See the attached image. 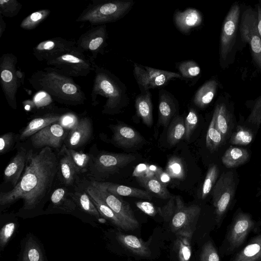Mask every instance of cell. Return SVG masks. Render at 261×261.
<instances>
[{
    "label": "cell",
    "instance_id": "1",
    "mask_svg": "<svg viewBox=\"0 0 261 261\" xmlns=\"http://www.w3.org/2000/svg\"><path fill=\"white\" fill-rule=\"evenodd\" d=\"M57 172V153L53 149L46 147L38 150H28L19 181L11 190L0 193L1 210L22 200L19 213L41 210L49 199Z\"/></svg>",
    "mask_w": 261,
    "mask_h": 261
},
{
    "label": "cell",
    "instance_id": "2",
    "mask_svg": "<svg viewBox=\"0 0 261 261\" xmlns=\"http://www.w3.org/2000/svg\"><path fill=\"white\" fill-rule=\"evenodd\" d=\"M36 90L47 93L55 101L67 106L84 103L85 93L71 77L49 67L35 72L29 79Z\"/></svg>",
    "mask_w": 261,
    "mask_h": 261
},
{
    "label": "cell",
    "instance_id": "3",
    "mask_svg": "<svg viewBox=\"0 0 261 261\" xmlns=\"http://www.w3.org/2000/svg\"><path fill=\"white\" fill-rule=\"evenodd\" d=\"M95 78L91 92V103L93 106L98 103V96L106 98L102 113L114 115L121 113L129 103V98L125 84L107 69L95 65Z\"/></svg>",
    "mask_w": 261,
    "mask_h": 261
},
{
    "label": "cell",
    "instance_id": "4",
    "mask_svg": "<svg viewBox=\"0 0 261 261\" xmlns=\"http://www.w3.org/2000/svg\"><path fill=\"white\" fill-rule=\"evenodd\" d=\"M133 1H92L82 11L76 22H88L99 25L116 21L132 9Z\"/></svg>",
    "mask_w": 261,
    "mask_h": 261
},
{
    "label": "cell",
    "instance_id": "5",
    "mask_svg": "<svg viewBox=\"0 0 261 261\" xmlns=\"http://www.w3.org/2000/svg\"><path fill=\"white\" fill-rule=\"evenodd\" d=\"M91 153L92 161L86 178L96 181H104L136 159L135 155L131 154L103 151Z\"/></svg>",
    "mask_w": 261,
    "mask_h": 261
},
{
    "label": "cell",
    "instance_id": "6",
    "mask_svg": "<svg viewBox=\"0 0 261 261\" xmlns=\"http://www.w3.org/2000/svg\"><path fill=\"white\" fill-rule=\"evenodd\" d=\"M242 8L238 2L233 3L224 18L220 37L219 61L225 69L234 60V49Z\"/></svg>",
    "mask_w": 261,
    "mask_h": 261
},
{
    "label": "cell",
    "instance_id": "7",
    "mask_svg": "<svg viewBox=\"0 0 261 261\" xmlns=\"http://www.w3.org/2000/svg\"><path fill=\"white\" fill-rule=\"evenodd\" d=\"M64 74L70 77L86 76L94 71V60L86 56L76 46L46 62Z\"/></svg>",
    "mask_w": 261,
    "mask_h": 261
},
{
    "label": "cell",
    "instance_id": "8",
    "mask_svg": "<svg viewBox=\"0 0 261 261\" xmlns=\"http://www.w3.org/2000/svg\"><path fill=\"white\" fill-rule=\"evenodd\" d=\"M17 63V58L12 53L4 54L0 58L1 84L8 105L14 110L17 109L16 95L21 82Z\"/></svg>",
    "mask_w": 261,
    "mask_h": 261
},
{
    "label": "cell",
    "instance_id": "9",
    "mask_svg": "<svg viewBox=\"0 0 261 261\" xmlns=\"http://www.w3.org/2000/svg\"><path fill=\"white\" fill-rule=\"evenodd\" d=\"M239 29L242 41L250 45L253 62L261 72V37L257 29L256 9L250 7L242 9Z\"/></svg>",
    "mask_w": 261,
    "mask_h": 261
},
{
    "label": "cell",
    "instance_id": "10",
    "mask_svg": "<svg viewBox=\"0 0 261 261\" xmlns=\"http://www.w3.org/2000/svg\"><path fill=\"white\" fill-rule=\"evenodd\" d=\"M176 208L171 219L170 228L177 237L191 240L195 230L201 208L197 205L186 206L181 197L175 196Z\"/></svg>",
    "mask_w": 261,
    "mask_h": 261
},
{
    "label": "cell",
    "instance_id": "11",
    "mask_svg": "<svg viewBox=\"0 0 261 261\" xmlns=\"http://www.w3.org/2000/svg\"><path fill=\"white\" fill-rule=\"evenodd\" d=\"M133 74L141 93L165 86L173 79H181L179 73L134 63Z\"/></svg>",
    "mask_w": 261,
    "mask_h": 261
},
{
    "label": "cell",
    "instance_id": "12",
    "mask_svg": "<svg viewBox=\"0 0 261 261\" xmlns=\"http://www.w3.org/2000/svg\"><path fill=\"white\" fill-rule=\"evenodd\" d=\"M85 178L93 191L111 208L129 230L139 227V222L128 202L86 177Z\"/></svg>",
    "mask_w": 261,
    "mask_h": 261
},
{
    "label": "cell",
    "instance_id": "13",
    "mask_svg": "<svg viewBox=\"0 0 261 261\" xmlns=\"http://www.w3.org/2000/svg\"><path fill=\"white\" fill-rule=\"evenodd\" d=\"M236 184L232 171L223 173L214 186L212 195L218 221L226 212L235 193Z\"/></svg>",
    "mask_w": 261,
    "mask_h": 261
},
{
    "label": "cell",
    "instance_id": "14",
    "mask_svg": "<svg viewBox=\"0 0 261 261\" xmlns=\"http://www.w3.org/2000/svg\"><path fill=\"white\" fill-rule=\"evenodd\" d=\"M69 130L58 121L44 127L30 139L34 149L48 147L59 151L64 145Z\"/></svg>",
    "mask_w": 261,
    "mask_h": 261
},
{
    "label": "cell",
    "instance_id": "15",
    "mask_svg": "<svg viewBox=\"0 0 261 261\" xmlns=\"http://www.w3.org/2000/svg\"><path fill=\"white\" fill-rule=\"evenodd\" d=\"M106 24L96 25L85 32L76 41V47L82 52L90 54L95 60L99 54H103L108 45Z\"/></svg>",
    "mask_w": 261,
    "mask_h": 261
},
{
    "label": "cell",
    "instance_id": "16",
    "mask_svg": "<svg viewBox=\"0 0 261 261\" xmlns=\"http://www.w3.org/2000/svg\"><path fill=\"white\" fill-rule=\"evenodd\" d=\"M76 46V42L60 37L43 40L33 48V54L39 61H47Z\"/></svg>",
    "mask_w": 261,
    "mask_h": 261
},
{
    "label": "cell",
    "instance_id": "17",
    "mask_svg": "<svg viewBox=\"0 0 261 261\" xmlns=\"http://www.w3.org/2000/svg\"><path fill=\"white\" fill-rule=\"evenodd\" d=\"M57 178L60 184L68 188L73 187L81 179L65 145H63L57 153Z\"/></svg>",
    "mask_w": 261,
    "mask_h": 261
},
{
    "label": "cell",
    "instance_id": "18",
    "mask_svg": "<svg viewBox=\"0 0 261 261\" xmlns=\"http://www.w3.org/2000/svg\"><path fill=\"white\" fill-rule=\"evenodd\" d=\"M92 134L91 119L88 117H83L79 119L75 127L69 131L64 144L68 149L75 150L87 144Z\"/></svg>",
    "mask_w": 261,
    "mask_h": 261
},
{
    "label": "cell",
    "instance_id": "19",
    "mask_svg": "<svg viewBox=\"0 0 261 261\" xmlns=\"http://www.w3.org/2000/svg\"><path fill=\"white\" fill-rule=\"evenodd\" d=\"M63 114L49 110L31 119L17 135V141H23L44 127L60 120Z\"/></svg>",
    "mask_w": 261,
    "mask_h": 261
},
{
    "label": "cell",
    "instance_id": "20",
    "mask_svg": "<svg viewBox=\"0 0 261 261\" xmlns=\"http://www.w3.org/2000/svg\"><path fill=\"white\" fill-rule=\"evenodd\" d=\"M112 129V142L119 147L130 148L137 146L143 141V138L138 131L126 124L118 123Z\"/></svg>",
    "mask_w": 261,
    "mask_h": 261
},
{
    "label": "cell",
    "instance_id": "21",
    "mask_svg": "<svg viewBox=\"0 0 261 261\" xmlns=\"http://www.w3.org/2000/svg\"><path fill=\"white\" fill-rule=\"evenodd\" d=\"M28 150L18 146L16 153L11 159L4 171V180L14 188L19 181L24 171Z\"/></svg>",
    "mask_w": 261,
    "mask_h": 261
},
{
    "label": "cell",
    "instance_id": "22",
    "mask_svg": "<svg viewBox=\"0 0 261 261\" xmlns=\"http://www.w3.org/2000/svg\"><path fill=\"white\" fill-rule=\"evenodd\" d=\"M250 217L246 214H239L234 219L229 232L228 239L231 249L239 247L253 227Z\"/></svg>",
    "mask_w": 261,
    "mask_h": 261
},
{
    "label": "cell",
    "instance_id": "23",
    "mask_svg": "<svg viewBox=\"0 0 261 261\" xmlns=\"http://www.w3.org/2000/svg\"><path fill=\"white\" fill-rule=\"evenodd\" d=\"M178 108V101L174 95L166 90H160L159 92L158 125L167 127L175 116Z\"/></svg>",
    "mask_w": 261,
    "mask_h": 261
},
{
    "label": "cell",
    "instance_id": "24",
    "mask_svg": "<svg viewBox=\"0 0 261 261\" xmlns=\"http://www.w3.org/2000/svg\"><path fill=\"white\" fill-rule=\"evenodd\" d=\"M18 261H47L42 244L33 234L28 233L22 240Z\"/></svg>",
    "mask_w": 261,
    "mask_h": 261
},
{
    "label": "cell",
    "instance_id": "25",
    "mask_svg": "<svg viewBox=\"0 0 261 261\" xmlns=\"http://www.w3.org/2000/svg\"><path fill=\"white\" fill-rule=\"evenodd\" d=\"M173 21L176 28L184 34L201 24L203 16L197 9L189 8L184 11L176 10L173 15Z\"/></svg>",
    "mask_w": 261,
    "mask_h": 261
},
{
    "label": "cell",
    "instance_id": "26",
    "mask_svg": "<svg viewBox=\"0 0 261 261\" xmlns=\"http://www.w3.org/2000/svg\"><path fill=\"white\" fill-rule=\"evenodd\" d=\"M49 199L53 209L70 213L77 208L70 195L69 189L61 184L53 190Z\"/></svg>",
    "mask_w": 261,
    "mask_h": 261
},
{
    "label": "cell",
    "instance_id": "27",
    "mask_svg": "<svg viewBox=\"0 0 261 261\" xmlns=\"http://www.w3.org/2000/svg\"><path fill=\"white\" fill-rule=\"evenodd\" d=\"M69 189L70 195L77 207L82 212L99 219L100 216L99 212L80 182Z\"/></svg>",
    "mask_w": 261,
    "mask_h": 261
},
{
    "label": "cell",
    "instance_id": "28",
    "mask_svg": "<svg viewBox=\"0 0 261 261\" xmlns=\"http://www.w3.org/2000/svg\"><path fill=\"white\" fill-rule=\"evenodd\" d=\"M108 192L119 196H127L151 200L152 194L147 190L107 181H93Z\"/></svg>",
    "mask_w": 261,
    "mask_h": 261
},
{
    "label": "cell",
    "instance_id": "29",
    "mask_svg": "<svg viewBox=\"0 0 261 261\" xmlns=\"http://www.w3.org/2000/svg\"><path fill=\"white\" fill-rule=\"evenodd\" d=\"M116 238L120 244L136 255L148 257L151 252L148 244L141 239L130 234L119 233Z\"/></svg>",
    "mask_w": 261,
    "mask_h": 261
},
{
    "label": "cell",
    "instance_id": "30",
    "mask_svg": "<svg viewBox=\"0 0 261 261\" xmlns=\"http://www.w3.org/2000/svg\"><path fill=\"white\" fill-rule=\"evenodd\" d=\"M218 87V81L211 79L206 81L196 91L193 98V103L198 108L206 107L215 97Z\"/></svg>",
    "mask_w": 261,
    "mask_h": 261
},
{
    "label": "cell",
    "instance_id": "31",
    "mask_svg": "<svg viewBox=\"0 0 261 261\" xmlns=\"http://www.w3.org/2000/svg\"><path fill=\"white\" fill-rule=\"evenodd\" d=\"M135 106L136 115L140 118L144 124L151 127L153 124V105L150 91L140 93L135 98Z\"/></svg>",
    "mask_w": 261,
    "mask_h": 261
},
{
    "label": "cell",
    "instance_id": "32",
    "mask_svg": "<svg viewBox=\"0 0 261 261\" xmlns=\"http://www.w3.org/2000/svg\"><path fill=\"white\" fill-rule=\"evenodd\" d=\"M249 157V152L246 149L231 146L224 152L222 162L226 167L234 168L245 163Z\"/></svg>",
    "mask_w": 261,
    "mask_h": 261
},
{
    "label": "cell",
    "instance_id": "33",
    "mask_svg": "<svg viewBox=\"0 0 261 261\" xmlns=\"http://www.w3.org/2000/svg\"><path fill=\"white\" fill-rule=\"evenodd\" d=\"M216 109V125L225 140L228 136L231 126V116L225 103L217 104Z\"/></svg>",
    "mask_w": 261,
    "mask_h": 261
},
{
    "label": "cell",
    "instance_id": "34",
    "mask_svg": "<svg viewBox=\"0 0 261 261\" xmlns=\"http://www.w3.org/2000/svg\"><path fill=\"white\" fill-rule=\"evenodd\" d=\"M233 261H261V234L253 239Z\"/></svg>",
    "mask_w": 261,
    "mask_h": 261
},
{
    "label": "cell",
    "instance_id": "35",
    "mask_svg": "<svg viewBox=\"0 0 261 261\" xmlns=\"http://www.w3.org/2000/svg\"><path fill=\"white\" fill-rule=\"evenodd\" d=\"M138 182L150 193L160 198L166 199L171 197L165 185L155 177L136 178Z\"/></svg>",
    "mask_w": 261,
    "mask_h": 261
},
{
    "label": "cell",
    "instance_id": "36",
    "mask_svg": "<svg viewBox=\"0 0 261 261\" xmlns=\"http://www.w3.org/2000/svg\"><path fill=\"white\" fill-rule=\"evenodd\" d=\"M185 119L180 115L175 116L171 120L167 134L168 143L171 146L178 143L185 138Z\"/></svg>",
    "mask_w": 261,
    "mask_h": 261
},
{
    "label": "cell",
    "instance_id": "37",
    "mask_svg": "<svg viewBox=\"0 0 261 261\" xmlns=\"http://www.w3.org/2000/svg\"><path fill=\"white\" fill-rule=\"evenodd\" d=\"M216 113L217 111L215 108L206 136V145L211 152L216 151L224 143L225 140L216 126Z\"/></svg>",
    "mask_w": 261,
    "mask_h": 261
},
{
    "label": "cell",
    "instance_id": "38",
    "mask_svg": "<svg viewBox=\"0 0 261 261\" xmlns=\"http://www.w3.org/2000/svg\"><path fill=\"white\" fill-rule=\"evenodd\" d=\"M67 151L79 174L81 176L82 174L87 175L92 161L91 153H86L82 151H77L74 149L68 148Z\"/></svg>",
    "mask_w": 261,
    "mask_h": 261
},
{
    "label": "cell",
    "instance_id": "39",
    "mask_svg": "<svg viewBox=\"0 0 261 261\" xmlns=\"http://www.w3.org/2000/svg\"><path fill=\"white\" fill-rule=\"evenodd\" d=\"M176 68L182 79L188 81L197 78L201 73V68L194 60H186L176 63Z\"/></svg>",
    "mask_w": 261,
    "mask_h": 261
},
{
    "label": "cell",
    "instance_id": "40",
    "mask_svg": "<svg viewBox=\"0 0 261 261\" xmlns=\"http://www.w3.org/2000/svg\"><path fill=\"white\" fill-rule=\"evenodd\" d=\"M50 13V11L47 9L35 11L24 18L21 21L20 27L25 30H33L43 21Z\"/></svg>",
    "mask_w": 261,
    "mask_h": 261
},
{
    "label": "cell",
    "instance_id": "41",
    "mask_svg": "<svg viewBox=\"0 0 261 261\" xmlns=\"http://www.w3.org/2000/svg\"><path fill=\"white\" fill-rule=\"evenodd\" d=\"M166 173L171 178L182 179L186 177V171L181 159L176 156L171 157L167 163Z\"/></svg>",
    "mask_w": 261,
    "mask_h": 261
},
{
    "label": "cell",
    "instance_id": "42",
    "mask_svg": "<svg viewBox=\"0 0 261 261\" xmlns=\"http://www.w3.org/2000/svg\"><path fill=\"white\" fill-rule=\"evenodd\" d=\"M219 174V169L217 165L209 166L201 190V198L204 199L215 186Z\"/></svg>",
    "mask_w": 261,
    "mask_h": 261
},
{
    "label": "cell",
    "instance_id": "43",
    "mask_svg": "<svg viewBox=\"0 0 261 261\" xmlns=\"http://www.w3.org/2000/svg\"><path fill=\"white\" fill-rule=\"evenodd\" d=\"M253 134L248 128L238 126L230 139V142L232 144L246 145L249 144L252 140Z\"/></svg>",
    "mask_w": 261,
    "mask_h": 261
},
{
    "label": "cell",
    "instance_id": "44",
    "mask_svg": "<svg viewBox=\"0 0 261 261\" xmlns=\"http://www.w3.org/2000/svg\"><path fill=\"white\" fill-rule=\"evenodd\" d=\"M22 5L16 0H1L0 13L2 16L13 17L18 14Z\"/></svg>",
    "mask_w": 261,
    "mask_h": 261
},
{
    "label": "cell",
    "instance_id": "45",
    "mask_svg": "<svg viewBox=\"0 0 261 261\" xmlns=\"http://www.w3.org/2000/svg\"><path fill=\"white\" fill-rule=\"evenodd\" d=\"M17 223L15 221L6 223L0 231V250L3 251L16 231Z\"/></svg>",
    "mask_w": 261,
    "mask_h": 261
},
{
    "label": "cell",
    "instance_id": "46",
    "mask_svg": "<svg viewBox=\"0 0 261 261\" xmlns=\"http://www.w3.org/2000/svg\"><path fill=\"white\" fill-rule=\"evenodd\" d=\"M176 242L179 261H189L191 256L190 240L183 237H177Z\"/></svg>",
    "mask_w": 261,
    "mask_h": 261
},
{
    "label": "cell",
    "instance_id": "47",
    "mask_svg": "<svg viewBox=\"0 0 261 261\" xmlns=\"http://www.w3.org/2000/svg\"><path fill=\"white\" fill-rule=\"evenodd\" d=\"M198 122V116L196 110L191 108L185 119V139L189 141L195 129Z\"/></svg>",
    "mask_w": 261,
    "mask_h": 261
},
{
    "label": "cell",
    "instance_id": "48",
    "mask_svg": "<svg viewBox=\"0 0 261 261\" xmlns=\"http://www.w3.org/2000/svg\"><path fill=\"white\" fill-rule=\"evenodd\" d=\"M16 141H17V135L13 132H8L1 135L0 137V154H4L13 149Z\"/></svg>",
    "mask_w": 261,
    "mask_h": 261
},
{
    "label": "cell",
    "instance_id": "49",
    "mask_svg": "<svg viewBox=\"0 0 261 261\" xmlns=\"http://www.w3.org/2000/svg\"><path fill=\"white\" fill-rule=\"evenodd\" d=\"M200 261H219L218 253L211 242L203 246L200 254Z\"/></svg>",
    "mask_w": 261,
    "mask_h": 261
},
{
    "label": "cell",
    "instance_id": "50",
    "mask_svg": "<svg viewBox=\"0 0 261 261\" xmlns=\"http://www.w3.org/2000/svg\"><path fill=\"white\" fill-rule=\"evenodd\" d=\"M176 208L175 196H171L167 203L162 207H158V213L161 215L165 220L171 219Z\"/></svg>",
    "mask_w": 261,
    "mask_h": 261
},
{
    "label": "cell",
    "instance_id": "51",
    "mask_svg": "<svg viewBox=\"0 0 261 261\" xmlns=\"http://www.w3.org/2000/svg\"><path fill=\"white\" fill-rule=\"evenodd\" d=\"M79 119L74 115L70 113H64L59 121L61 125L69 131L76 125Z\"/></svg>",
    "mask_w": 261,
    "mask_h": 261
},
{
    "label": "cell",
    "instance_id": "52",
    "mask_svg": "<svg viewBox=\"0 0 261 261\" xmlns=\"http://www.w3.org/2000/svg\"><path fill=\"white\" fill-rule=\"evenodd\" d=\"M248 121L258 125L261 122V96L256 100Z\"/></svg>",
    "mask_w": 261,
    "mask_h": 261
},
{
    "label": "cell",
    "instance_id": "53",
    "mask_svg": "<svg viewBox=\"0 0 261 261\" xmlns=\"http://www.w3.org/2000/svg\"><path fill=\"white\" fill-rule=\"evenodd\" d=\"M136 206L142 212L151 217H154L158 213L154 205L148 201H137L135 202Z\"/></svg>",
    "mask_w": 261,
    "mask_h": 261
},
{
    "label": "cell",
    "instance_id": "54",
    "mask_svg": "<svg viewBox=\"0 0 261 261\" xmlns=\"http://www.w3.org/2000/svg\"><path fill=\"white\" fill-rule=\"evenodd\" d=\"M149 165L144 163L138 164L134 169L132 175L136 178L145 177Z\"/></svg>",
    "mask_w": 261,
    "mask_h": 261
},
{
    "label": "cell",
    "instance_id": "55",
    "mask_svg": "<svg viewBox=\"0 0 261 261\" xmlns=\"http://www.w3.org/2000/svg\"><path fill=\"white\" fill-rule=\"evenodd\" d=\"M256 10L257 14V29L261 37V1H258L256 5Z\"/></svg>",
    "mask_w": 261,
    "mask_h": 261
},
{
    "label": "cell",
    "instance_id": "56",
    "mask_svg": "<svg viewBox=\"0 0 261 261\" xmlns=\"http://www.w3.org/2000/svg\"><path fill=\"white\" fill-rule=\"evenodd\" d=\"M0 24H0L1 25L0 37H1L2 36V34H3V32L5 31V28H6V23L3 19V16H2L1 15V23Z\"/></svg>",
    "mask_w": 261,
    "mask_h": 261
}]
</instances>
